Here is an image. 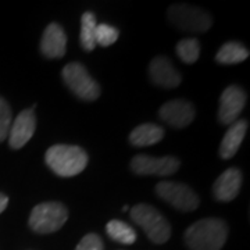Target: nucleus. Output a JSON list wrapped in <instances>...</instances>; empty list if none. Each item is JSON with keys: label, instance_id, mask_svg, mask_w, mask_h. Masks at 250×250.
I'll return each mask as SVG.
<instances>
[{"label": "nucleus", "instance_id": "nucleus-1", "mask_svg": "<svg viewBox=\"0 0 250 250\" xmlns=\"http://www.w3.org/2000/svg\"><path fill=\"white\" fill-rule=\"evenodd\" d=\"M228 227L220 218H203L192 224L185 232L190 250H221L227 242Z\"/></svg>", "mask_w": 250, "mask_h": 250}, {"label": "nucleus", "instance_id": "nucleus-2", "mask_svg": "<svg viewBox=\"0 0 250 250\" xmlns=\"http://www.w3.org/2000/svg\"><path fill=\"white\" fill-rule=\"evenodd\" d=\"M46 164L60 177H75L86 168L88 154L74 145H54L45 154Z\"/></svg>", "mask_w": 250, "mask_h": 250}, {"label": "nucleus", "instance_id": "nucleus-3", "mask_svg": "<svg viewBox=\"0 0 250 250\" xmlns=\"http://www.w3.org/2000/svg\"><path fill=\"white\" fill-rule=\"evenodd\" d=\"M129 213L132 221L142 228L153 243L161 245L170 239V224L153 206L141 203L134 206Z\"/></svg>", "mask_w": 250, "mask_h": 250}, {"label": "nucleus", "instance_id": "nucleus-4", "mask_svg": "<svg viewBox=\"0 0 250 250\" xmlns=\"http://www.w3.org/2000/svg\"><path fill=\"white\" fill-rule=\"evenodd\" d=\"M167 17L174 27L195 34L208 31L213 24V18L208 13L189 4H172L167 11Z\"/></svg>", "mask_w": 250, "mask_h": 250}, {"label": "nucleus", "instance_id": "nucleus-5", "mask_svg": "<svg viewBox=\"0 0 250 250\" xmlns=\"http://www.w3.org/2000/svg\"><path fill=\"white\" fill-rule=\"evenodd\" d=\"M68 220L65 206L56 202H46L34 207L29 217V227L36 233H52L59 231Z\"/></svg>", "mask_w": 250, "mask_h": 250}, {"label": "nucleus", "instance_id": "nucleus-6", "mask_svg": "<svg viewBox=\"0 0 250 250\" xmlns=\"http://www.w3.org/2000/svg\"><path fill=\"white\" fill-rule=\"evenodd\" d=\"M62 80L67 86L82 100H96L100 96V86L81 62H70L62 68Z\"/></svg>", "mask_w": 250, "mask_h": 250}, {"label": "nucleus", "instance_id": "nucleus-7", "mask_svg": "<svg viewBox=\"0 0 250 250\" xmlns=\"http://www.w3.org/2000/svg\"><path fill=\"white\" fill-rule=\"evenodd\" d=\"M156 193L181 211H193L200 202L196 193L182 182L161 181L156 187Z\"/></svg>", "mask_w": 250, "mask_h": 250}, {"label": "nucleus", "instance_id": "nucleus-8", "mask_svg": "<svg viewBox=\"0 0 250 250\" xmlns=\"http://www.w3.org/2000/svg\"><path fill=\"white\" fill-rule=\"evenodd\" d=\"M181 163L177 157H153L147 154H138L131 160V168L138 175H160L167 177L177 172Z\"/></svg>", "mask_w": 250, "mask_h": 250}, {"label": "nucleus", "instance_id": "nucleus-9", "mask_svg": "<svg viewBox=\"0 0 250 250\" xmlns=\"http://www.w3.org/2000/svg\"><path fill=\"white\" fill-rule=\"evenodd\" d=\"M246 92L238 85H231L221 93L218 120L224 125L233 124L245 108Z\"/></svg>", "mask_w": 250, "mask_h": 250}, {"label": "nucleus", "instance_id": "nucleus-10", "mask_svg": "<svg viewBox=\"0 0 250 250\" xmlns=\"http://www.w3.org/2000/svg\"><path fill=\"white\" fill-rule=\"evenodd\" d=\"M36 128V118L34 108L22 110L10 126L9 143L13 149H21L34 136Z\"/></svg>", "mask_w": 250, "mask_h": 250}, {"label": "nucleus", "instance_id": "nucleus-11", "mask_svg": "<svg viewBox=\"0 0 250 250\" xmlns=\"http://www.w3.org/2000/svg\"><path fill=\"white\" fill-rule=\"evenodd\" d=\"M160 118L174 128H185L195 118V108L192 103L184 99H175L164 103L159 111Z\"/></svg>", "mask_w": 250, "mask_h": 250}, {"label": "nucleus", "instance_id": "nucleus-12", "mask_svg": "<svg viewBox=\"0 0 250 250\" xmlns=\"http://www.w3.org/2000/svg\"><path fill=\"white\" fill-rule=\"evenodd\" d=\"M149 74L154 85L166 89L177 88L181 83V74L175 70L170 59L164 56L153 59L149 65Z\"/></svg>", "mask_w": 250, "mask_h": 250}, {"label": "nucleus", "instance_id": "nucleus-13", "mask_svg": "<svg viewBox=\"0 0 250 250\" xmlns=\"http://www.w3.org/2000/svg\"><path fill=\"white\" fill-rule=\"evenodd\" d=\"M67 35L62 25L52 22L46 27L41 41V50L47 59H60L65 53Z\"/></svg>", "mask_w": 250, "mask_h": 250}, {"label": "nucleus", "instance_id": "nucleus-14", "mask_svg": "<svg viewBox=\"0 0 250 250\" xmlns=\"http://www.w3.org/2000/svg\"><path fill=\"white\" fill-rule=\"evenodd\" d=\"M242 187V172L238 168H228L215 179L213 185L214 197L220 202H231L238 196Z\"/></svg>", "mask_w": 250, "mask_h": 250}, {"label": "nucleus", "instance_id": "nucleus-15", "mask_svg": "<svg viewBox=\"0 0 250 250\" xmlns=\"http://www.w3.org/2000/svg\"><path fill=\"white\" fill-rule=\"evenodd\" d=\"M248 131V123L245 120H236L233 124H231L229 129L225 132L223 138V142L220 146V156L228 160L233 157L239 146L245 139V135Z\"/></svg>", "mask_w": 250, "mask_h": 250}, {"label": "nucleus", "instance_id": "nucleus-16", "mask_svg": "<svg viewBox=\"0 0 250 250\" xmlns=\"http://www.w3.org/2000/svg\"><path fill=\"white\" fill-rule=\"evenodd\" d=\"M164 138V129L160 125L142 124L136 126L129 135V142L136 147H146L159 143Z\"/></svg>", "mask_w": 250, "mask_h": 250}, {"label": "nucleus", "instance_id": "nucleus-17", "mask_svg": "<svg viewBox=\"0 0 250 250\" xmlns=\"http://www.w3.org/2000/svg\"><path fill=\"white\" fill-rule=\"evenodd\" d=\"M249 50L248 47L239 43V42H227L224 43L218 53L215 56V60L220 64H238V62H245L249 57Z\"/></svg>", "mask_w": 250, "mask_h": 250}, {"label": "nucleus", "instance_id": "nucleus-18", "mask_svg": "<svg viewBox=\"0 0 250 250\" xmlns=\"http://www.w3.org/2000/svg\"><path fill=\"white\" fill-rule=\"evenodd\" d=\"M96 17L92 11H86L81 17V46L83 50L92 52L96 47Z\"/></svg>", "mask_w": 250, "mask_h": 250}, {"label": "nucleus", "instance_id": "nucleus-19", "mask_svg": "<svg viewBox=\"0 0 250 250\" xmlns=\"http://www.w3.org/2000/svg\"><path fill=\"white\" fill-rule=\"evenodd\" d=\"M106 232L113 241L123 245H132L136 241V232L134 228L120 220H111L110 223H107Z\"/></svg>", "mask_w": 250, "mask_h": 250}, {"label": "nucleus", "instance_id": "nucleus-20", "mask_svg": "<svg viewBox=\"0 0 250 250\" xmlns=\"http://www.w3.org/2000/svg\"><path fill=\"white\" fill-rule=\"evenodd\" d=\"M177 54L184 62L193 64L197 62V59L200 56V43L195 38L182 39L177 45Z\"/></svg>", "mask_w": 250, "mask_h": 250}, {"label": "nucleus", "instance_id": "nucleus-21", "mask_svg": "<svg viewBox=\"0 0 250 250\" xmlns=\"http://www.w3.org/2000/svg\"><path fill=\"white\" fill-rule=\"evenodd\" d=\"M118 29L108 24H98L96 27V45L104 46H111L113 43H116L117 39H118Z\"/></svg>", "mask_w": 250, "mask_h": 250}, {"label": "nucleus", "instance_id": "nucleus-22", "mask_svg": "<svg viewBox=\"0 0 250 250\" xmlns=\"http://www.w3.org/2000/svg\"><path fill=\"white\" fill-rule=\"evenodd\" d=\"M11 126V108L9 103L0 96V142H3L10 132Z\"/></svg>", "mask_w": 250, "mask_h": 250}, {"label": "nucleus", "instance_id": "nucleus-23", "mask_svg": "<svg viewBox=\"0 0 250 250\" xmlns=\"http://www.w3.org/2000/svg\"><path fill=\"white\" fill-rule=\"evenodd\" d=\"M103 241L100 239V236L96 233H88L85 235L75 250H103Z\"/></svg>", "mask_w": 250, "mask_h": 250}, {"label": "nucleus", "instance_id": "nucleus-24", "mask_svg": "<svg viewBox=\"0 0 250 250\" xmlns=\"http://www.w3.org/2000/svg\"><path fill=\"white\" fill-rule=\"evenodd\" d=\"M9 205V197L3 193H0V213H3L6 210V207Z\"/></svg>", "mask_w": 250, "mask_h": 250}]
</instances>
